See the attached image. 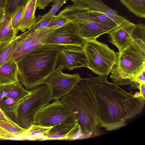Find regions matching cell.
I'll return each mask as SVG.
<instances>
[{
  "label": "cell",
  "instance_id": "cell-1",
  "mask_svg": "<svg viewBox=\"0 0 145 145\" xmlns=\"http://www.w3.org/2000/svg\"><path fill=\"white\" fill-rule=\"evenodd\" d=\"M107 75L81 78L89 89L96 113L98 127L111 131L122 127L140 113L145 99L140 92L134 94L107 80Z\"/></svg>",
  "mask_w": 145,
  "mask_h": 145
},
{
  "label": "cell",
  "instance_id": "cell-2",
  "mask_svg": "<svg viewBox=\"0 0 145 145\" xmlns=\"http://www.w3.org/2000/svg\"><path fill=\"white\" fill-rule=\"evenodd\" d=\"M61 45L45 44L17 63L19 81L28 90L44 84L56 67Z\"/></svg>",
  "mask_w": 145,
  "mask_h": 145
},
{
  "label": "cell",
  "instance_id": "cell-3",
  "mask_svg": "<svg viewBox=\"0 0 145 145\" xmlns=\"http://www.w3.org/2000/svg\"><path fill=\"white\" fill-rule=\"evenodd\" d=\"M117 54V59L110 77L118 85H130V88L138 89L135 78L145 69V37L133 39L123 50Z\"/></svg>",
  "mask_w": 145,
  "mask_h": 145
},
{
  "label": "cell",
  "instance_id": "cell-4",
  "mask_svg": "<svg viewBox=\"0 0 145 145\" xmlns=\"http://www.w3.org/2000/svg\"><path fill=\"white\" fill-rule=\"evenodd\" d=\"M60 99L73 113L84 137H91L97 134V118L93 97L83 81L81 79L72 90Z\"/></svg>",
  "mask_w": 145,
  "mask_h": 145
},
{
  "label": "cell",
  "instance_id": "cell-5",
  "mask_svg": "<svg viewBox=\"0 0 145 145\" xmlns=\"http://www.w3.org/2000/svg\"><path fill=\"white\" fill-rule=\"evenodd\" d=\"M83 47L87 67L99 76L109 74L116 62L117 53L108 45L96 39L86 40Z\"/></svg>",
  "mask_w": 145,
  "mask_h": 145
},
{
  "label": "cell",
  "instance_id": "cell-6",
  "mask_svg": "<svg viewBox=\"0 0 145 145\" xmlns=\"http://www.w3.org/2000/svg\"><path fill=\"white\" fill-rule=\"evenodd\" d=\"M31 90V93L19 103L17 111L18 125L27 130L38 112L52 100L50 89L45 84Z\"/></svg>",
  "mask_w": 145,
  "mask_h": 145
},
{
  "label": "cell",
  "instance_id": "cell-7",
  "mask_svg": "<svg viewBox=\"0 0 145 145\" xmlns=\"http://www.w3.org/2000/svg\"><path fill=\"white\" fill-rule=\"evenodd\" d=\"M78 123L72 111L59 99L45 106L35 116L33 124L52 127L61 123Z\"/></svg>",
  "mask_w": 145,
  "mask_h": 145
},
{
  "label": "cell",
  "instance_id": "cell-8",
  "mask_svg": "<svg viewBox=\"0 0 145 145\" xmlns=\"http://www.w3.org/2000/svg\"><path fill=\"white\" fill-rule=\"evenodd\" d=\"M56 29L45 27L33 33L27 31L18 36L12 60L18 63L29 52L45 44L48 38Z\"/></svg>",
  "mask_w": 145,
  "mask_h": 145
},
{
  "label": "cell",
  "instance_id": "cell-9",
  "mask_svg": "<svg viewBox=\"0 0 145 145\" xmlns=\"http://www.w3.org/2000/svg\"><path fill=\"white\" fill-rule=\"evenodd\" d=\"M63 69L61 66H57L45 82L50 89L52 100L59 99L70 92L81 80L79 74L63 73Z\"/></svg>",
  "mask_w": 145,
  "mask_h": 145
},
{
  "label": "cell",
  "instance_id": "cell-10",
  "mask_svg": "<svg viewBox=\"0 0 145 145\" xmlns=\"http://www.w3.org/2000/svg\"><path fill=\"white\" fill-rule=\"evenodd\" d=\"M108 34L110 37L109 41L116 46L120 52L125 48L134 39L145 37V26L133 23L119 26Z\"/></svg>",
  "mask_w": 145,
  "mask_h": 145
},
{
  "label": "cell",
  "instance_id": "cell-11",
  "mask_svg": "<svg viewBox=\"0 0 145 145\" xmlns=\"http://www.w3.org/2000/svg\"><path fill=\"white\" fill-rule=\"evenodd\" d=\"M83 46L63 45L58 54L56 67L62 66L69 70L87 67V61Z\"/></svg>",
  "mask_w": 145,
  "mask_h": 145
},
{
  "label": "cell",
  "instance_id": "cell-12",
  "mask_svg": "<svg viewBox=\"0 0 145 145\" xmlns=\"http://www.w3.org/2000/svg\"><path fill=\"white\" fill-rule=\"evenodd\" d=\"M86 41L79 35L77 22L70 21L56 29L48 38L45 44L83 46Z\"/></svg>",
  "mask_w": 145,
  "mask_h": 145
},
{
  "label": "cell",
  "instance_id": "cell-13",
  "mask_svg": "<svg viewBox=\"0 0 145 145\" xmlns=\"http://www.w3.org/2000/svg\"><path fill=\"white\" fill-rule=\"evenodd\" d=\"M69 0L72 1L74 5L99 12L106 15L114 20L119 26L131 22L124 17L119 15L117 11L109 8L101 0Z\"/></svg>",
  "mask_w": 145,
  "mask_h": 145
},
{
  "label": "cell",
  "instance_id": "cell-14",
  "mask_svg": "<svg viewBox=\"0 0 145 145\" xmlns=\"http://www.w3.org/2000/svg\"><path fill=\"white\" fill-rule=\"evenodd\" d=\"M84 136L78 123H61L53 126L46 137L48 140H70L81 138Z\"/></svg>",
  "mask_w": 145,
  "mask_h": 145
},
{
  "label": "cell",
  "instance_id": "cell-15",
  "mask_svg": "<svg viewBox=\"0 0 145 145\" xmlns=\"http://www.w3.org/2000/svg\"><path fill=\"white\" fill-rule=\"evenodd\" d=\"M80 37L86 40L96 39L100 36L108 33L114 28L89 20L77 22Z\"/></svg>",
  "mask_w": 145,
  "mask_h": 145
},
{
  "label": "cell",
  "instance_id": "cell-16",
  "mask_svg": "<svg viewBox=\"0 0 145 145\" xmlns=\"http://www.w3.org/2000/svg\"><path fill=\"white\" fill-rule=\"evenodd\" d=\"M17 63L11 60L0 66V86L19 82Z\"/></svg>",
  "mask_w": 145,
  "mask_h": 145
},
{
  "label": "cell",
  "instance_id": "cell-17",
  "mask_svg": "<svg viewBox=\"0 0 145 145\" xmlns=\"http://www.w3.org/2000/svg\"><path fill=\"white\" fill-rule=\"evenodd\" d=\"M37 0H27L25 5L19 30L24 33L36 23L35 12L37 8Z\"/></svg>",
  "mask_w": 145,
  "mask_h": 145
},
{
  "label": "cell",
  "instance_id": "cell-18",
  "mask_svg": "<svg viewBox=\"0 0 145 145\" xmlns=\"http://www.w3.org/2000/svg\"><path fill=\"white\" fill-rule=\"evenodd\" d=\"M58 15L66 18L69 21L78 22L82 20H88L87 8L73 4L67 6Z\"/></svg>",
  "mask_w": 145,
  "mask_h": 145
},
{
  "label": "cell",
  "instance_id": "cell-19",
  "mask_svg": "<svg viewBox=\"0 0 145 145\" xmlns=\"http://www.w3.org/2000/svg\"><path fill=\"white\" fill-rule=\"evenodd\" d=\"M17 37L16 36L0 42V66L12 60V56L17 44Z\"/></svg>",
  "mask_w": 145,
  "mask_h": 145
},
{
  "label": "cell",
  "instance_id": "cell-20",
  "mask_svg": "<svg viewBox=\"0 0 145 145\" xmlns=\"http://www.w3.org/2000/svg\"><path fill=\"white\" fill-rule=\"evenodd\" d=\"M7 96L0 102V108L14 123L18 125L17 111L19 103Z\"/></svg>",
  "mask_w": 145,
  "mask_h": 145
},
{
  "label": "cell",
  "instance_id": "cell-21",
  "mask_svg": "<svg viewBox=\"0 0 145 145\" xmlns=\"http://www.w3.org/2000/svg\"><path fill=\"white\" fill-rule=\"evenodd\" d=\"M27 131L18 125L0 120V133L11 138L24 135Z\"/></svg>",
  "mask_w": 145,
  "mask_h": 145
},
{
  "label": "cell",
  "instance_id": "cell-22",
  "mask_svg": "<svg viewBox=\"0 0 145 145\" xmlns=\"http://www.w3.org/2000/svg\"><path fill=\"white\" fill-rule=\"evenodd\" d=\"M11 14L5 13L0 22V42L16 36L11 23Z\"/></svg>",
  "mask_w": 145,
  "mask_h": 145
},
{
  "label": "cell",
  "instance_id": "cell-23",
  "mask_svg": "<svg viewBox=\"0 0 145 145\" xmlns=\"http://www.w3.org/2000/svg\"><path fill=\"white\" fill-rule=\"evenodd\" d=\"M131 12L137 16L145 18V0H119Z\"/></svg>",
  "mask_w": 145,
  "mask_h": 145
},
{
  "label": "cell",
  "instance_id": "cell-24",
  "mask_svg": "<svg viewBox=\"0 0 145 145\" xmlns=\"http://www.w3.org/2000/svg\"><path fill=\"white\" fill-rule=\"evenodd\" d=\"M88 20L114 28L119 27L113 20L101 12L87 8Z\"/></svg>",
  "mask_w": 145,
  "mask_h": 145
},
{
  "label": "cell",
  "instance_id": "cell-25",
  "mask_svg": "<svg viewBox=\"0 0 145 145\" xmlns=\"http://www.w3.org/2000/svg\"><path fill=\"white\" fill-rule=\"evenodd\" d=\"M46 127L32 124L24 134L30 140H45L48 131L53 127Z\"/></svg>",
  "mask_w": 145,
  "mask_h": 145
},
{
  "label": "cell",
  "instance_id": "cell-26",
  "mask_svg": "<svg viewBox=\"0 0 145 145\" xmlns=\"http://www.w3.org/2000/svg\"><path fill=\"white\" fill-rule=\"evenodd\" d=\"M31 92L32 90H28L24 88L18 82L7 96L12 99L16 102L20 103L30 95Z\"/></svg>",
  "mask_w": 145,
  "mask_h": 145
},
{
  "label": "cell",
  "instance_id": "cell-27",
  "mask_svg": "<svg viewBox=\"0 0 145 145\" xmlns=\"http://www.w3.org/2000/svg\"><path fill=\"white\" fill-rule=\"evenodd\" d=\"M24 7L18 6L11 14V23L15 33L17 35L21 21Z\"/></svg>",
  "mask_w": 145,
  "mask_h": 145
},
{
  "label": "cell",
  "instance_id": "cell-28",
  "mask_svg": "<svg viewBox=\"0 0 145 145\" xmlns=\"http://www.w3.org/2000/svg\"><path fill=\"white\" fill-rule=\"evenodd\" d=\"M55 15L54 16L41 18L40 15L38 16L37 22L35 24L27 31L30 33L34 32L42 28L47 27L50 23L55 18Z\"/></svg>",
  "mask_w": 145,
  "mask_h": 145
},
{
  "label": "cell",
  "instance_id": "cell-29",
  "mask_svg": "<svg viewBox=\"0 0 145 145\" xmlns=\"http://www.w3.org/2000/svg\"><path fill=\"white\" fill-rule=\"evenodd\" d=\"M67 1V0H53L52 1L53 3L52 5V8L47 13L42 16L40 15L41 18L43 19L55 16L56 12L62 6L66 3Z\"/></svg>",
  "mask_w": 145,
  "mask_h": 145
},
{
  "label": "cell",
  "instance_id": "cell-30",
  "mask_svg": "<svg viewBox=\"0 0 145 145\" xmlns=\"http://www.w3.org/2000/svg\"><path fill=\"white\" fill-rule=\"evenodd\" d=\"M27 0H8L5 9V13L11 14L19 6L25 7Z\"/></svg>",
  "mask_w": 145,
  "mask_h": 145
},
{
  "label": "cell",
  "instance_id": "cell-31",
  "mask_svg": "<svg viewBox=\"0 0 145 145\" xmlns=\"http://www.w3.org/2000/svg\"><path fill=\"white\" fill-rule=\"evenodd\" d=\"M69 22V21L65 17L58 14L56 15L55 18L50 23L47 27H53L57 28Z\"/></svg>",
  "mask_w": 145,
  "mask_h": 145
},
{
  "label": "cell",
  "instance_id": "cell-32",
  "mask_svg": "<svg viewBox=\"0 0 145 145\" xmlns=\"http://www.w3.org/2000/svg\"><path fill=\"white\" fill-rule=\"evenodd\" d=\"M18 82L0 86V102L3 98L7 96L10 92Z\"/></svg>",
  "mask_w": 145,
  "mask_h": 145
},
{
  "label": "cell",
  "instance_id": "cell-33",
  "mask_svg": "<svg viewBox=\"0 0 145 145\" xmlns=\"http://www.w3.org/2000/svg\"><path fill=\"white\" fill-rule=\"evenodd\" d=\"M53 0H37V7L39 9H44Z\"/></svg>",
  "mask_w": 145,
  "mask_h": 145
},
{
  "label": "cell",
  "instance_id": "cell-34",
  "mask_svg": "<svg viewBox=\"0 0 145 145\" xmlns=\"http://www.w3.org/2000/svg\"><path fill=\"white\" fill-rule=\"evenodd\" d=\"M0 120H3L18 125L13 122L1 110L0 108Z\"/></svg>",
  "mask_w": 145,
  "mask_h": 145
},
{
  "label": "cell",
  "instance_id": "cell-35",
  "mask_svg": "<svg viewBox=\"0 0 145 145\" xmlns=\"http://www.w3.org/2000/svg\"><path fill=\"white\" fill-rule=\"evenodd\" d=\"M8 0H0V7L5 13V9Z\"/></svg>",
  "mask_w": 145,
  "mask_h": 145
},
{
  "label": "cell",
  "instance_id": "cell-36",
  "mask_svg": "<svg viewBox=\"0 0 145 145\" xmlns=\"http://www.w3.org/2000/svg\"><path fill=\"white\" fill-rule=\"evenodd\" d=\"M140 93L141 96L144 99H145V84H142L140 85L139 89Z\"/></svg>",
  "mask_w": 145,
  "mask_h": 145
},
{
  "label": "cell",
  "instance_id": "cell-37",
  "mask_svg": "<svg viewBox=\"0 0 145 145\" xmlns=\"http://www.w3.org/2000/svg\"><path fill=\"white\" fill-rule=\"evenodd\" d=\"M5 14V13L2 10L0 9V22L3 18Z\"/></svg>",
  "mask_w": 145,
  "mask_h": 145
},
{
  "label": "cell",
  "instance_id": "cell-38",
  "mask_svg": "<svg viewBox=\"0 0 145 145\" xmlns=\"http://www.w3.org/2000/svg\"><path fill=\"white\" fill-rule=\"evenodd\" d=\"M0 9H1V10H2V9H1V8H0Z\"/></svg>",
  "mask_w": 145,
  "mask_h": 145
},
{
  "label": "cell",
  "instance_id": "cell-39",
  "mask_svg": "<svg viewBox=\"0 0 145 145\" xmlns=\"http://www.w3.org/2000/svg\"><path fill=\"white\" fill-rule=\"evenodd\" d=\"M3 135H4V134H3ZM6 136H7V135H6Z\"/></svg>",
  "mask_w": 145,
  "mask_h": 145
}]
</instances>
